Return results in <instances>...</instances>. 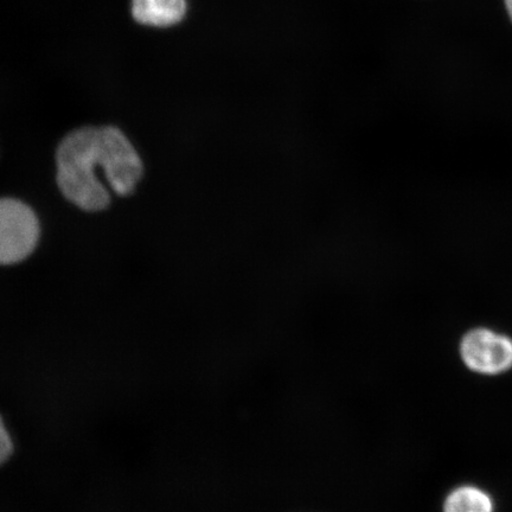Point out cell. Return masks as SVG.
<instances>
[{
    "label": "cell",
    "instance_id": "cell-1",
    "mask_svg": "<svg viewBox=\"0 0 512 512\" xmlns=\"http://www.w3.org/2000/svg\"><path fill=\"white\" fill-rule=\"evenodd\" d=\"M56 183L64 200L85 213H101L112 203L111 190L99 176L108 165L104 126H82L57 146Z\"/></svg>",
    "mask_w": 512,
    "mask_h": 512
},
{
    "label": "cell",
    "instance_id": "cell-2",
    "mask_svg": "<svg viewBox=\"0 0 512 512\" xmlns=\"http://www.w3.org/2000/svg\"><path fill=\"white\" fill-rule=\"evenodd\" d=\"M41 239L35 210L18 198H0V266H15L29 259Z\"/></svg>",
    "mask_w": 512,
    "mask_h": 512
},
{
    "label": "cell",
    "instance_id": "cell-3",
    "mask_svg": "<svg viewBox=\"0 0 512 512\" xmlns=\"http://www.w3.org/2000/svg\"><path fill=\"white\" fill-rule=\"evenodd\" d=\"M108 152L105 183L118 197H130L144 177V163L138 150L123 130L104 125Z\"/></svg>",
    "mask_w": 512,
    "mask_h": 512
},
{
    "label": "cell",
    "instance_id": "cell-4",
    "mask_svg": "<svg viewBox=\"0 0 512 512\" xmlns=\"http://www.w3.org/2000/svg\"><path fill=\"white\" fill-rule=\"evenodd\" d=\"M465 366L482 375H499L512 368V339L489 329H475L460 343Z\"/></svg>",
    "mask_w": 512,
    "mask_h": 512
},
{
    "label": "cell",
    "instance_id": "cell-5",
    "mask_svg": "<svg viewBox=\"0 0 512 512\" xmlns=\"http://www.w3.org/2000/svg\"><path fill=\"white\" fill-rule=\"evenodd\" d=\"M187 0H132V15L147 27L168 28L182 21Z\"/></svg>",
    "mask_w": 512,
    "mask_h": 512
},
{
    "label": "cell",
    "instance_id": "cell-6",
    "mask_svg": "<svg viewBox=\"0 0 512 512\" xmlns=\"http://www.w3.org/2000/svg\"><path fill=\"white\" fill-rule=\"evenodd\" d=\"M494 501L488 492L473 485H463L447 496L444 512H494Z\"/></svg>",
    "mask_w": 512,
    "mask_h": 512
},
{
    "label": "cell",
    "instance_id": "cell-7",
    "mask_svg": "<svg viewBox=\"0 0 512 512\" xmlns=\"http://www.w3.org/2000/svg\"><path fill=\"white\" fill-rule=\"evenodd\" d=\"M16 451V444L14 435L9 430L8 425L0 414V466L9 463L14 457Z\"/></svg>",
    "mask_w": 512,
    "mask_h": 512
},
{
    "label": "cell",
    "instance_id": "cell-8",
    "mask_svg": "<svg viewBox=\"0 0 512 512\" xmlns=\"http://www.w3.org/2000/svg\"><path fill=\"white\" fill-rule=\"evenodd\" d=\"M505 9H507L510 21L512 23V0H504Z\"/></svg>",
    "mask_w": 512,
    "mask_h": 512
}]
</instances>
